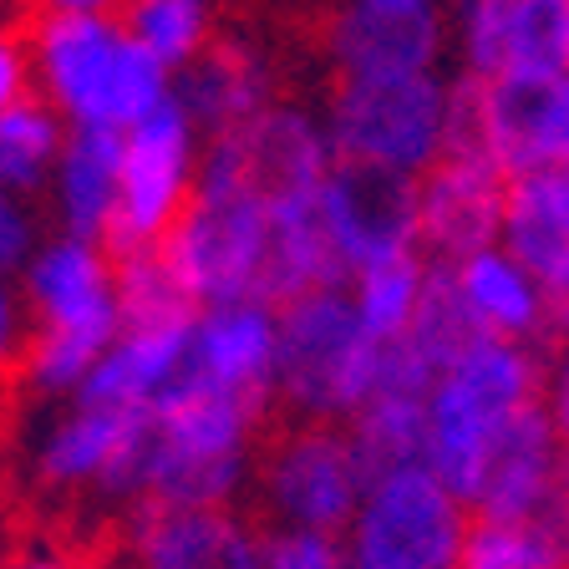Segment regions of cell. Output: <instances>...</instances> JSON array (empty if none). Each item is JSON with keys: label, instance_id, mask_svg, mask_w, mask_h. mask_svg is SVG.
<instances>
[{"label": "cell", "instance_id": "6da1fadb", "mask_svg": "<svg viewBox=\"0 0 569 569\" xmlns=\"http://www.w3.org/2000/svg\"><path fill=\"white\" fill-rule=\"evenodd\" d=\"M173 280L193 306L264 300L270 264V199H264L244 128L209 138L199 153L193 203L158 244Z\"/></svg>", "mask_w": 569, "mask_h": 569}, {"label": "cell", "instance_id": "7a4b0ae2", "mask_svg": "<svg viewBox=\"0 0 569 569\" xmlns=\"http://www.w3.org/2000/svg\"><path fill=\"white\" fill-rule=\"evenodd\" d=\"M545 367L519 341L478 336L427 391V468L473 509L513 417L545 402Z\"/></svg>", "mask_w": 569, "mask_h": 569}, {"label": "cell", "instance_id": "3957f363", "mask_svg": "<svg viewBox=\"0 0 569 569\" xmlns=\"http://www.w3.org/2000/svg\"><path fill=\"white\" fill-rule=\"evenodd\" d=\"M36 87L71 128L128 132L173 97V71L118 16H51L31 36Z\"/></svg>", "mask_w": 569, "mask_h": 569}, {"label": "cell", "instance_id": "277c9868", "mask_svg": "<svg viewBox=\"0 0 569 569\" xmlns=\"http://www.w3.org/2000/svg\"><path fill=\"white\" fill-rule=\"evenodd\" d=\"M26 296L41 310V336L26 351V377L47 397H77L92 367L128 331L118 260L107 254V244L61 234L26 260Z\"/></svg>", "mask_w": 569, "mask_h": 569}, {"label": "cell", "instance_id": "5b68a950", "mask_svg": "<svg viewBox=\"0 0 569 569\" xmlns=\"http://www.w3.org/2000/svg\"><path fill=\"white\" fill-rule=\"evenodd\" d=\"M254 407L224 391L178 381L153 407V452H148V503L168 509H224L244 488Z\"/></svg>", "mask_w": 569, "mask_h": 569}, {"label": "cell", "instance_id": "8992f818", "mask_svg": "<svg viewBox=\"0 0 569 569\" xmlns=\"http://www.w3.org/2000/svg\"><path fill=\"white\" fill-rule=\"evenodd\" d=\"M387 346L361 331L351 284L280 306V391L310 422H351L381 391Z\"/></svg>", "mask_w": 569, "mask_h": 569}, {"label": "cell", "instance_id": "52a82bcc", "mask_svg": "<svg viewBox=\"0 0 569 569\" xmlns=\"http://www.w3.org/2000/svg\"><path fill=\"white\" fill-rule=\"evenodd\" d=\"M452 82L422 77H341L326 107L336 158L422 178L448 153Z\"/></svg>", "mask_w": 569, "mask_h": 569}, {"label": "cell", "instance_id": "ba28073f", "mask_svg": "<svg viewBox=\"0 0 569 569\" xmlns=\"http://www.w3.org/2000/svg\"><path fill=\"white\" fill-rule=\"evenodd\" d=\"M468 503L427 462L371 478L346 539L351 569H462Z\"/></svg>", "mask_w": 569, "mask_h": 569}, {"label": "cell", "instance_id": "9c48e42d", "mask_svg": "<svg viewBox=\"0 0 569 569\" xmlns=\"http://www.w3.org/2000/svg\"><path fill=\"white\" fill-rule=\"evenodd\" d=\"M199 153V128L178 97L158 102L148 118L122 132V193L112 234H107L112 260L138 254V249H158L173 234V224L193 203Z\"/></svg>", "mask_w": 569, "mask_h": 569}, {"label": "cell", "instance_id": "30bf717a", "mask_svg": "<svg viewBox=\"0 0 569 569\" xmlns=\"http://www.w3.org/2000/svg\"><path fill=\"white\" fill-rule=\"evenodd\" d=\"M260 488L284 529L346 533L371 478L351 448V432L331 422H306L270 448Z\"/></svg>", "mask_w": 569, "mask_h": 569}, {"label": "cell", "instance_id": "8fae6325", "mask_svg": "<svg viewBox=\"0 0 569 569\" xmlns=\"http://www.w3.org/2000/svg\"><path fill=\"white\" fill-rule=\"evenodd\" d=\"M452 41L442 0H336L326 57L341 77H422Z\"/></svg>", "mask_w": 569, "mask_h": 569}, {"label": "cell", "instance_id": "7c38bea8", "mask_svg": "<svg viewBox=\"0 0 569 569\" xmlns=\"http://www.w3.org/2000/svg\"><path fill=\"white\" fill-rule=\"evenodd\" d=\"M452 41L462 77H565L569 71V0H458Z\"/></svg>", "mask_w": 569, "mask_h": 569}, {"label": "cell", "instance_id": "4fadbf2b", "mask_svg": "<svg viewBox=\"0 0 569 569\" xmlns=\"http://www.w3.org/2000/svg\"><path fill=\"white\" fill-rule=\"evenodd\" d=\"M320 213H326V229H331L351 280L367 264L422 249L417 178H407V173H387V168L336 158L331 178L320 189Z\"/></svg>", "mask_w": 569, "mask_h": 569}, {"label": "cell", "instance_id": "5bb4252c", "mask_svg": "<svg viewBox=\"0 0 569 569\" xmlns=\"http://www.w3.org/2000/svg\"><path fill=\"white\" fill-rule=\"evenodd\" d=\"M153 452V412L77 402L36 452L47 483H97L112 498H142Z\"/></svg>", "mask_w": 569, "mask_h": 569}, {"label": "cell", "instance_id": "9a60e30c", "mask_svg": "<svg viewBox=\"0 0 569 569\" xmlns=\"http://www.w3.org/2000/svg\"><path fill=\"white\" fill-rule=\"evenodd\" d=\"M183 381L224 391V397H239L254 412H264L274 381H280V306L270 300L203 306L189 331Z\"/></svg>", "mask_w": 569, "mask_h": 569}, {"label": "cell", "instance_id": "2e32d148", "mask_svg": "<svg viewBox=\"0 0 569 569\" xmlns=\"http://www.w3.org/2000/svg\"><path fill=\"white\" fill-rule=\"evenodd\" d=\"M473 102L478 142L509 178L569 168V71L565 77L473 82Z\"/></svg>", "mask_w": 569, "mask_h": 569}, {"label": "cell", "instance_id": "e0dca14e", "mask_svg": "<svg viewBox=\"0 0 569 569\" xmlns=\"http://www.w3.org/2000/svg\"><path fill=\"white\" fill-rule=\"evenodd\" d=\"M503 199H509V173L488 153H442V163L417 178L422 249L442 264H458L473 249L498 244Z\"/></svg>", "mask_w": 569, "mask_h": 569}, {"label": "cell", "instance_id": "ac0fdd59", "mask_svg": "<svg viewBox=\"0 0 569 569\" xmlns=\"http://www.w3.org/2000/svg\"><path fill=\"white\" fill-rule=\"evenodd\" d=\"M569 503V473H565V442L555 432V417L545 402L513 417L488 468V483L478 493V519H545V513Z\"/></svg>", "mask_w": 569, "mask_h": 569}, {"label": "cell", "instance_id": "d6986e66", "mask_svg": "<svg viewBox=\"0 0 569 569\" xmlns=\"http://www.w3.org/2000/svg\"><path fill=\"white\" fill-rule=\"evenodd\" d=\"M138 569H264V539L224 509L142 503L132 523Z\"/></svg>", "mask_w": 569, "mask_h": 569}, {"label": "cell", "instance_id": "ffe728a7", "mask_svg": "<svg viewBox=\"0 0 569 569\" xmlns=\"http://www.w3.org/2000/svg\"><path fill=\"white\" fill-rule=\"evenodd\" d=\"M498 244L545 284V296L569 316V168L509 178Z\"/></svg>", "mask_w": 569, "mask_h": 569}, {"label": "cell", "instance_id": "44dd1931", "mask_svg": "<svg viewBox=\"0 0 569 569\" xmlns=\"http://www.w3.org/2000/svg\"><path fill=\"white\" fill-rule=\"evenodd\" d=\"M189 331L193 320L178 326H128L112 341V351L92 367L77 402L92 407H122V412H153L168 391L183 381L189 367Z\"/></svg>", "mask_w": 569, "mask_h": 569}, {"label": "cell", "instance_id": "7402d4cb", "mask_svg": "<svg viewBox=\"0 0 569 569\" xmlns=\"http://www.w3.org/2000/svg\"><path fill=\"white\" fill-rule=\"evenodd\" d=\"M452 280H458V296L473 316V326L483 336H498V341L529 346L559 316V306L545 296V284L533 280L503 244L473 249L468 260L452 264Z\"/></svg>", "mask_w": 569, "mask_h": 569}, {"label": "cell", "instance_id": "603a6c76", "mask_svg": "<svg viewBox=\"0 0 569 569\" xmlns=\"http://www.w3.org/2000/svg\"><path fill=\"white\" fill-rule=\"evenodd\" d=\"M173 97L183 102V112L193 118V128L203 138H224L249 122H260L274 107L270 97V71L249 47L234 41H213L193 67H183L173 77Z\"/></svg>", "mask_w": 569, "mask_h": 569}, {"label": "cell", "instance_id": "cb8c5ba5", "mask_svg": "<svg viewBox=\"0 0 569 569\" xmlns=\"http://www.w3.org/2000/svg\"><path fill=\"white\" fill-rule=\"evenodd\" d=\"M57 209L67 234L107 244L122 193V132L112 128H71L67 153L57 163Z\"/></svg>", "mask_w": 569, "mask_h": 569}, {"label": "cell", "instance_id": "d4e9b609", "mask_svg": "<svg viewBox=\"0 0 569 569\" xmlns=\"http://www.w3.org/2000/svg\"><path fill=\"white\" fill-rule=\"evenodd\" d=\"M249 158H254V178H260L264 199L280 193H316L326 189V178L336 168V148L326 122L310 118L306 107L274 102L260 122L244 128Z\"/></svg>", "mask_w": 569, "mask_h": 569}, {"label": "cell", "instance_id": "484cf974", "mask_svg": "<svg viewBox=\"0 0 569 569\" xmlns=\"http://www.w3.org/2000/svg\"><path fill=\"white\" fill-rule=\"evenodd\" d=\"M67 138L71 122L47 97H21L11 112H0V189L21 199L51 183L67 153Z\"/></svg>", "mask_w": 569, "mask_h": 569}, {"label": "cell", "instance_id": "4316f807", "mask_svg": "<svg viewBox=\"0 0 569 569\" xmlns=\"http://www.w3.org/2000/svg\"><path fill=\"white\" fill-rule=\"evenodd\" d=\"M427 280H432V254H427V249L391 254V260H381V264L356 270L351 300H356V316H361V331H367L377 346L402 341V336L417 326Z\"/></svg>", "mask_w": 569, "mask_h": 569}, {"label": "cell", "instance_id": "83f0119b", "mask_svg": "<svg viewBox=\"0 0 569 569\" xmlns=\"http://www.w3.org/2000/svg\"><path fill=\"white\" fill-rule=\"evenodd\" d=\"M351 448L367 468V478H381L391 468L427 462V397L417 391H381L346 422Z\"/></svg>", "mask_w": 569, "mask_h": 569}, {"label": "cell", "instance_id": "f1b7e54d", "mask_svg": "<svg viewBox=\"0 0 569 569\" xmlns=\"http://www.w3.org/2000/svg\"><path fill=\"white\" fill-rule=\"evenodd\" d=\"M462 569H569V503L545 519H473Z\"/></svg>", "mask_w": 569, "mask_h": 569}, {"label": "cell", "instance_id": "f546056e", "mask_svg": "<svg viewBox=\"0 0 569 569\" xmlns=\"http://www.w3.org/2000/svg\"><path fill=\"white\" fill-rule=\"evenodd\" d=\"M122 26L153 51L168 71H183L213 47L209 0H128Z\"/></svg>", "mask_w": 569, "mask_h": 569}, {"label": "cell", "instance_id": "4dcf8cb0", "mask_svg": "<svg viewBox=\"0 0 569 569\" xmlns=\"http://www.w3.org/2000/svg\"><path fill=\"white\" fill-rule=\"evenodd\" d=\"M118 300L128 326H178L199 316V306L183 296V284L173 280L158 249H138L118 260Z\"/></svg>", "mask_w": 569, "mask_h": 569}, {"label": "cell", "instance_id": "1f68e13d", "mask_svg": "<svg viewBox=\"0 0 569 569\" xmlns=\"http://www.w3.org/2000/svg\"><path fill=\"white\" fill-rule=\"evenodd\" d=\"M264 569H351L341 533L274 529L264 533Z\"/></svg>", "mask_w": 569, "mask_h": 569}, {"label": "cell", "instance_id": "d6a6232c", "mask_svg": "<svg viewBox=\"0 0 569 569\" xmlns=\"http://www.w3.org/2000/svg\"><path fill=\"white\" fill-rule=\"evenodd\" d=\"M31 260V224H26L16 193L0 189V274Z\"/></svg>", "mask_w": 569, "mask_h": 569}, {"label": "cell", "instance_id": "836d02e7", "mask_svg": "<svg viewBox=\"0 0 569 569\" xmlns=\"http://www.w3.org/2000/svg\"><path fill=\"white\" fill-rule=\"evenodd\" d=\"M31 51L21 47V41H11V36H0V112H11L26 92V82H31Z\"/></svg>", "mask_w": 569, "mask_h": 569}, {"label": "cell", "instance_id": "e575fe53", "mask_svg": "<svg viewBox=\"0 0 569 569\" xmlns=\"http://www.w3.org/2000/svg\"><path fill=\"white\" fill-rule=\"evenodd\" d=\"M545 407H549V417H555V432L569 452V346L559 351L555 371H549V381H545Z\"/></svg>", "mask_w": 569, "mask_h": 569}, {"label": "cell", "instance_id": "d590c367", "mask_svg": "<svg viewBox=\"0 0 569 569\" xmlns=\"http://www.w3.org/2000/svg\"><path fill=\"white\" fill-rule=\"evenodd\" d=\"M16 346H21V310H16V296L6 290V280H0V371L11 367Z\"/></svg>", "mask_w": 569, "mask_h": 569}, {"label": "cell", "instance_id": "8d00e7d4", "mask_svg": "<svg viewBox=\"0 0 569 569\" xmlns=\"http://www.w3.org/2000/svg\"><path fill=\"white\" fill-rule=\"evenodd\" d=\"M51 16H118L128 11V0H47Z\"/></svg>", "mask_w": 569, "mask_h": 569}, {"label": "cell", "instance_id": "74e56055", "mask_svg": "<svg viewBox=\"0 0 569 569\" xmlns=\"http://www.w3.org/2000/svg\"><path fill=\"white\" fill-rule=\"evenodd\" d=\"M16 569H77L71 559H61V555H31V559H21Z\"/></svg>", "mask_w": 569, "mask_h": 569}, {"label": "cell", "instance_id": "f35d334b", "mask_svg": "<svg viewBox=\"0 0 569 569\" xmlns=\"http://www.w3.org/2000/svg\"><path fill=\"white\" fill-rule=\"evenodd\" d=\"M442 6H448V0H442Z\"/></svg>", "mask_w": 569, "mask_h": 569}]
</instances>
